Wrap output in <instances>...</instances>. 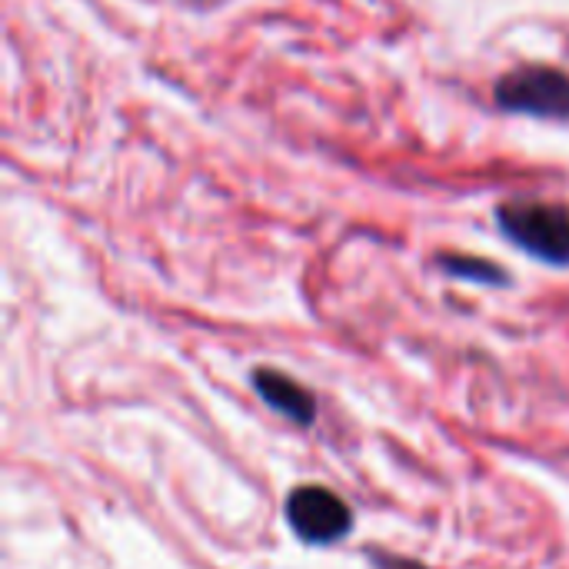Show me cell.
Listing matches in <instances>:
<instances>
[{
    "mask_svg": "<svg viewBox=\"0 0 569 569\" xmlns=\"http://www.w3.org/2000/svg\"><path fill=\"white\" fill-rule=\"evenodd\" d=\"M500 233L523 253L569 267V207L547 200H510L497 207Z\"/></svg>",
    "mask_w": 569,
    "mask_h": 569,
    "instance_id": "6da1fadb",
    "label": "cell"
},
{
    "mask_svg": "<svg viewBox=\"0 0 569 569\" xmlns=\"http://www.w3.org/2000/svg\"><path fill=\"white\" fill-rule=\"evenodd\" d=\"M493 100L507 113L569 120V70L540 63L510 70L493 83Z\"/></svg>",
    "mask_w": 569,
    "mask_h": 569,
    "instance_id": "7a4b0ae2",
    "label": "cell"
},
{
    "mask_svg": "<svg viewBox=\"0 0 569 569\" xmlns=\"http://www.w3.org/2000/svg\"><path fill=\"white\" fill-rule=\"evenodd\" d=\"M287 523L310 547H333L353 530V510L327 487H297L287 497Z\"/></svg>",
    "mask_w": 569,
    "mask_h": 569,
    "instance_id": "3957f363",
    "label": "cell"
},
{
    "mask_svg": "<svg viewBox=\"0 0 569 569\" xmlns=\"http://www.w3.org/2000/svg\"><path fill=\"white\" fill-rule=\"evenodd\" d=\"M250 383H253L257 397L270 410H277L280 417H287V420H293L300 427H310L317 420V400H313V393L303 383H297L293 377H287V373H280L273 367H257L250 373Z\"/></svg>",
    "mask_w": 569,
    "mask_h": 569,
    "instance_id": "277c9868",
    "label": "cell"
},
{
    "mask_svg": "<svg viewBox=\"0 0 569 569\" xmlns=\"http://www.w3.org/2000/svg\"><path fill=\"white\" fill-rule=\"evenodd\" d=\"M437 263L450 277H460V280H470V283H487V287H507L510 283V273L503 267H497L493 260L463 257V253H443V257H437Z\"/></svg>",
    "mask_w": 569,
    "mask_h": 569,
    "instance_id": "5b68a950",
    "label": "cell"
},
{
    "mask_svg": "<svg viewBox=\"0 0 569 569\" xmlns=\"http://www.w3.org/2000/svg\"><path fill=\"white\" fill-rule=\"evenodd\" d=\"M370 563L377 569H427L423 563H417L410 557H400V553H390V550H373Z\"/></svg>",
    "mask_w": 569,
    "mask_h": 569,
    "instance_id": "8992f818",
    "label": "cell"
}]
</instances>
